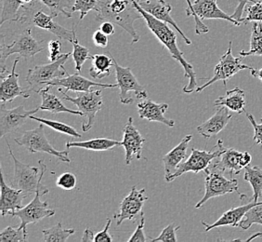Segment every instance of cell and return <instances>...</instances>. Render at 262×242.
Here are the masks:
<instances>
[{
    "label": "cell",
    "mask_w": 262,
    "mask_h": 242,
    "mask_svg": "<svg viewBox=\"0 0 262 242\" xmlns=\"http://www.w3.org/2000/svg\"><path fill=\"white\" fill-rule=\"evenodd\" d=\"M132 5L136 8L141 13L144 21L146 22L148 28L151 30V33L156 35L158 41H160L162 45L166 48L168 52L170 53L172 58L175 59L179 64L182 65L184 69V76L189 79V83L187 86L183 88V92L190 94L197 89L196 74L192 65L184 59V54L177 45V35L169 28L166 23L158 20L151 16L147 11L142 10L137 0H130Z\"/></svg>",
    "instance_id": "1"
},
{
    "label": "cell",
    "mask_w": 262,
    "mask_h": 242,
    "mask_svg": "<svg viewBox=\"0 0 262 242\" xmlns=\"http://www.w3.org/2000/svg\"><path fill=\"white\" fill-rule=\"evenodd\" d=\"M99 10L97 22H111L122 27L132 37L131 44L140 41V35L134 28V22L143 17L128 0H98Z\"/></svg>",
    "instance_id": "2"
},
{
    "label": "cell",
    "mask_w": 262,
    "mask_h": 242,
    "mask_svg": "<svg viewBox=\"0 0 262 242\" xmlns=\"http://www.w3.org/2000/svg\"><path fill=\"white\" fill-rule=\"evenodd\" d=\"M6 143L14 163V176L11 182L12 187L26 192L30 196L32 194H35L36 191H40L43 196L47 195L49 189L41 184V180L47 171L45 163L40 159L39 167H32L20 162L14 156L9 141L6 140Z\"/></svg>",
    "instance_id": "3"
},
{
    "label": "cell",
    "mask_w": 262,
    "mask_h": 242,
    "mask_svg": "<svg viewBox=\"0 0 262 242\" xmlns=\"http://www.w3.org/2000/svg\"><path fill=\"white\" fill-rule=\"evenodd\" d=\"M5 35L1 34L0 39V76H5V60L9 56L14 53L20 54V57L29 59L45 50L46 42L44 39L36 41L32 35L31 28H27L23 33L14 36V41L10 45H6L4 42Z\"/></svg>",
    "instance_id": "4"
},
{
    "label": "cell",
    "mask_w": 262,
    "mask_h": 242,
    "mask_svg": "<svg viewBox=\"0 0 262 242\" xmlns=\"http://www.w3.org/2000/svg\"><path fill=\"white\" fill-rule=\"evenodd\" d=\"M72 55L70 52L62 53L61 57L51 64H45L40 66H35L31 68L27 73L26 80L28 83V89L31 92L39 93L43 89L47 88V83L54 80L56 78H61L68 75L64 65Z\"/></svg>",
    "instance_id": "5"
},
{
    "label": "cell",
    "mask_w": 262,
    "mask_h": 242,
    "mask_svg": "<svg viewBox=\"0 0 262 242\" xmlns=\"http://www.w3.org/2000/svg\"><path fill=\"white\" fill-rule=\"evenodd\" d=\"M59 92L62 94V100L70 102L73 105L77 106V109L83 113V116L86 117V119L82 121V131L85 132L90 131L95 123L97 113L103 106L101 91L95 90L78 92V95L76 97L67 95V92L61 88H59Z\"/></svg>",
    "instance_id": "6"
},
{
    "label": "cell",
    "mask_w": 262,
    "mask_h": 242,
    "mask_svg": "<svg viewBox=\"0 0 262 242\" xmlns=\"http://www.w3.org/2000/svg\"><path fill=\"white\" fill-rule=\"evenodd\" d=\"M35 2L31 3L23 10V17L20 23H28L31 26H36L41 29H44L47 32L56 35L60 39L72 42L76 39V31L75 28L67 29L63 26L59 25L53 20L54 17L50 14H46L41 10H35Z\"/></svg>",
    "instance_id": "7"
},
{
    "label": "cell",
    "mask_w": 262,
    "mask_h": 242,
    "mask_svg": "<svg viewBox=\"0 0 262 242\" xmlns=\"http://www.w3.org/2000/svg\"><path fill=\"white\" fill-rule=\"evenodd\" d=\"M20 147H24L27 151L32 154L35 153H46L51 156L58 157L61 162L70 163L71 160L68 156L69 149L59 151L52 147L51 143L46 136L44 124L40 123L39 126L36 127L34 130L25 131L21 136L14 139Z\"/></svg>",
    "instance_id": "8"
},
{
    "label": "cell",
    "mask_w": 262,
    "mask_h": 242,
    "mask_svg": "<svg viewBox=\"0 0 262 242\" xmlns=\"http://www.w3.org/2000/svg\"><path fill=\"white\" fill-rule=\"evenodd\" d=\"M226 147L222 140H217L216 146L212 148L211 151H204L192 148V154L185 162H182L177 169L176 172L172 175L166 178L167 183H171L178 177L182 176L186 172L199 173L202 171H206L211 162L222 154Z\"/></svg>",
    "instance_id": "9"
},
{
    "label": "cell",
    "mask_w": 262,
    "mask_h": 242,
    "mask_svg": "<svg viewBox=\"0 0 262 242\" xmlns=\"http://www.w3.org/2000/svg\"><path fill=\"white\" fill-rule=\"evenodd\" d=\"M232 41L229 42V47H228L227 52L222 56L221 60L217 63V66H215L214 69V76L211 78L207 79L206 84L202 85L200 87H197L195 92H201L204 91L207 87L211 86L212 84L216 83L217 81H223L224 86L227 85V81L231 79L232 76H235L237 73L240 71L248 69L252 70L253 67L245 66L243 65L242 56L240 57H233L232 51Z\"/></svg>",
    "instance_id": "10"
},
{
    "label": "cell",
    "mask_w": 262,
    "mask_h": 242,
    "mask_svg": "<svg viewBox=\"0 0 262 242\" xmlns=\"http://www.w3.org/2000/svg\"><path fill=\"white\" fill-rule=\"evenodd\" d=\"M206 180H205V195L201 200L195 205V209L201 208L206 202L213 197H222L226 194L236 192L240 196H243L238 187L236 179H227L222 172L206 170Z\"/></svg>",
    "instance_id": "11"
},
{
    "label": "cell",
    "mask_w": 262,
    "mask_h": 242,
    "mask_svg": "<svg viewBox=\"0 0 262 242\" xmlns=\"http://www.w3.org/2000/svg\"><path fill=\"white\" fill-rule=\"evenodd\" d=\"M114 67L116 72V83L120 89L119 99L124 105H130L134 100L129 96V92H134L138 100H144L147 98V91L144 87L140 84L136 76L133 75L131 68L123 67L114 59Z\"/></svg>",
    "instance_id": "12"
},
{
    "label": "cell",
    "mask_w": 262,
    "mask_h": 242,
    "mask_svg": "<svg viewBox=\"0 0 262 242\" xmlns=\"http://www.w3.org/2000/svg\"><path fill=\"white\" fill-rule=\"evenodd\" d=\"M43 195L40 191L35 192V197L27 206L23 207L10 214L11 216L18 217L20 219V225L19 227L24 229L26 236H28V225L40 222L45 218L55 215V211L49 208L48 202L41 201L40 198Z\"/></svg>",
    "instance_id": "13"
},
{
    "label": "cell",
    "mask_w": 262,
    "mask_h": 242,
    "mask_svg": "<svg viewBox=\"0 0 262 242\" xmlns=\"http://www.w3.org/2000/svg\"><path fill=\"white\" fill-rule=\"evenodd\" d=\"M40 110V107H36L34 110L27 111L25 106H19L9 109L6 107L5 103H2L0 106V137H3L12 133L24 126L30 116L35 115L36 112Z\"/></svg>",
    "instance_id": "14"
},
{
    "label": "cell",
    "mask_w": 262,
    "mask_h": 242,
    "mask_svg": "<svg viewBox=\"0 0 262 242\" xmlns=\"http://www.w3.org/2000/svg\"><path fill=\"white\" fill-rule=\"evenodd\" d=\"M149 197L145 196V188L138 190L136 187L131 188V191L123 200L119 209L114 215L116 220V226L119 227L126 220L135 221L136 216L142 212V208Z\"/></svg>",
    "instance_id": "15"
},
{
    "label": "cell",
    "mask_w": 262,
    "mask_h": 242,
    "mask_svg": "<svg viewBox=\"0 0 262 242\" xmlns=\"http://www.w3.org/2000/svg\"><path fill=\"white\" fill-rule=\"evenodd\" d=\"M0 212L2 216L10 215V213L21 209L24 199L30 197V195L20 189L9 187L5 183L2 169L0 172Z\"/></svg>",
    "instance_id": "16"
},
{
    "label": "cell",
    "mask_w": 262,
    "mask_h": 242,
    "mask_svg": "<svg viewBox=\"0 0 262 242\" xmlns=\"http://www.w3.org/2000/svg\"><path fill=\"white\" fill-rule=\"evenodd\" d=\"M19 60V57L14 60L10 74L6 76H0V101L2 103H10L19 96L26 99L31 96V91L28 88L25 89L19 85V75L16 72V67Z\"/></svg>",
    "instance_id": "17"
},
{
    "label": "cell",
    "mask_w": 262,
    "mask_h": 242,
    "mask_svg": "<svg viewBox=\"0 0 262 242\" xmlns=\"http://www.w3.org/2000/svg\"><path fill=\"white\" fill-rule=\"evenodd\" d=\"M138 3L142 10H145L155 18L173 26L179 32V34L182 35L183 41H185L187 45L192 44L191 39L184 35V33L177 25L176 22L173 20L170 14L172 10V6L170 4H168L165 0H144V1L138 0Z\"/></svg>",
    "instance_id": "18"
},
{
    "label": "cell",
    "mask_w": 262,
    "mask_h": 242,
    "mask_svg": "<svg viewBox=\"0 0 262 242\" xmlns=\"http://www.w3.org/2000/svg\"><path fill=\"white\" fill-rule=\"evenodd\" d=\"M123 141L122 147L125 148L126 152V165H129L133 157L136 156L137 159H141V152L145 139L141 136L140 131H138L136 127L133 124V118L129 116L128 120L123 130Z\"/></svg>",
    "instance_id": "19"
},
{
    "label": "cell",
    "mask_w": 262,
    "mask_h": 242,
    "mask_svg": "<svg viewBox=\"0 0 262 242\" xmlns=\"http://www.w3.org/2000/svg\"><path fill=\"white\" fill-rule=\"evenodd\" d=\"M47 86L59 87V88H66V92L69 91H76V92H85L90 91L92 87H101V88H116L118 87L117 83L115 84H103L98 83L95 81L91 80L85 76L79 75V73L74 75H67L61 78H56L54 80L50 81L47 83Z\"/></svg>",
    "instance_id": "20"
},
{
    "label": "cell",
    "mask_w": 262,
    "mask_h": 242,
    "mask_svg": "<svg viewBox=\"0 0 262 242\" xmlns=\"http://www.w3.org/2000/svg\"><path fill=\"white\" fill-rule=\"evenodd\" d=\"M243 152L238 151L234 148H225L220 156L216 157L207 170L228 173L231 178L239 174L243 168L240 164V159Z\"/></svg>",
    "instance_id": "21"
},
{
    "label": "cell",
    "mask_w": 262,
    "mask_h": 242,
    "mask_svg": "<svg viewBox=\"0 0 262 242\" xmlns=\"http://www.w3.org/2000/svg\"><path fill=\"white\" fill-rule=\"evenodd\" d=\"M137 107L141 118L151 122H159L169 128L175 126V121L165 116V113L169 107L167 104H157L151 99H144L138 103Z\"/></svg>",
    "instance_id": "22"
},
{
    "label": "cell",
    "mask_w": 262,
    "mask_h": 242,
    "mask_svg": "<svg viewBox=\"0 0 262 242\" xmlns=\"http://www.w3.org/2000/svg\"><path fill=\"white\" fill-rule=\"evenodd\" d=\"M230 111L231 110L226 106H217L215 114L209 119L197 127L198 133L207 139L216 136L223 129H225L232 119V116Z\"/></svg>",
    "instance_id": "23"
},
{
    "label": "cell",
    "mask_w": 262,
    "mask_h": 242,
    "mask_svg": "<svg viewBox=\"0 0 262 242\" xmlns=\"http://www.w3.org/2000/svg\"><path fill=\"white\" fill-rule=\"evenodd\" d=\"M217 1V0H194L192 2V7L197 18H199L200 20H226L233 24L234 26H241L240 22L233 19L232 16L228 15L227 13H225L219 8Z\"/></svg>",
    "instance_id": "24"
},
{
    "label": "cell",
    "mask_w": 262,
    "mask_h": 242,
    "mask_svg": "<svg viewBox=\"0 0 262 242\" xmlns=\"http://www.w3.org/2000/svg\"><path fill=\"white\" fill-rule=\"evenodd\" d=\"M259 201H254L250 200L246 205H241L238 207L232 208L227 212H224L222 216L217 219V221L213 223L212 225H208L206 222L202 221V225L205 227V231L208 232L214 228L217 227H226V226H231L232 227H239V224L242 221L243 218L247 214V212L257 205Z\"/></svg>",
    "instance_id": "25"
},
{
    "label": "cell",
    "mask_w": 262,
    "mask_h": 242,
    "mask_svg": "<svg viewBox=\"0 0 262 242\" xmlns=\"http://www.w3.org/2000/svg\"><path fill=\"white\" fill-rule=\"evenodd\" d=\"M192 135H186L181 143L163 156L164 169H165V179L172 175L176 172L178 166L186 158L187 149L190 142L192 141Z\"/></svg>",
    "instance_id": "26"
},
{
    "label": "cell",
    "mask_w": 262,
    "mask_h": 242,
    "mask_svg": "<svg viewBox=\"0 0 262 242\" xmlns=\"http://www.w3.org/2000/svg\"><path fill=\"white\" fill-rule=\"evenodd\" d=\"M51 87L48 86L45 89H43L39 92L41 98H42V104L40 107V110L43 111H49L53 113V114H59V113H69L72 115L76 116H83V113L79 110H72L68 109L61 102V99H59L55 94H53L50 90Z\"/></svg>",
    "instance_id": "27"
},
{
    "label": "cell",
    "mask_w": 262,
    "mask_h": 242,
    "mask_svg": "<svg viewBox=\"0 0 262 242\" xmlns=\"http://www.w3.org/2000/svg\"><path fill=\"white\" fill-rule=\"evenodd\" d=\"M215 106H226L231 111L241 114L246 112V95L245 91L240 88H234L231 91H228L225 95L219 97L214 103Z\"/></svg>",
    "instance_id": "28"
},
{
    "label": "cell",
    "mask_w": 262,
    "mask_h": 242,
    "mask_svg": "<svg viewBox=\"0 0 262 242\" xmlns=\"http://www.w3.org/2000/svg\"><path fill=\"white\" fill-rule=\"evenodd\" d=\"M122 147V142L116 141L108 138H95L88 141L67 142L66 147L70 149L72 147H79L91 151H107L115 147Z\"/></svg>",
    "instance_id": "29"
},
{
    "label": "cell",
    "mask_w": 262,
    "mask_h": 242,
    "mask_svg": "<svg viewBox=\"0 0 262 242\" xmlns=\"http://www.w3.org/2000/svg\"><path fill=\"white\" fill-rule=\"evenodd\" d=\"M92 66L90 68V75L92 78L102 79L111 75L112 66H114V57L110 52L106 54H95L91 57Z\"/></svg>",
    "instance_id": "30"
},
{
    "label": "cell",
    "mask_w": 262,
    "mask_h": 242,
    "mask_svg": "<svg viewBox=\"0 0 262 242\" xmlns=\"http://www.w3.org/2000/svg\"><path fill=\"white\" fill-rule=\"evenodd\" d=\"M2 15L0 26L6 22H20L23 17V10L28 5L24 4L20 0H2Z\"/></svg>",
    "instance_id": "31"
},
{
    "label": "cell",
    "mask_w": 262,
    "mask_h": 242,
    "mask_svg": "<svg viewBox=\"0 0 262 242\" xmlns=\"http://www.w3.org/2000/svg\"><path fill=\"white\" fill-rule=\"evenodd\" d=\"M244 179L248 182L253 189L252 198L250 200L257 202L262 197V169L259 167L248 166L245 168Z\"/></svg>",
    "instance_id": "32"
},
{
    "label": "cell",
    "mask_w": 262,
    "mask_h": 242,
    "mask_svg": "<svg viewBox=\"0 0 262 242\" xmlns=\"http://www.w3.org/2000/svg\"><path fill=\"white\" fill-rule=\"evenodd\" d=\"M262 56V22H254L250 37V49L248 51H240L239 56Z\"/></svg>",
    "instance_id": "33"
},
{
    "label": "cell",
    "mask_w": 262,
    "mask_h": 242,
    "mask_svg": "<svg viewBox=\"0 0 262 242\" xmlns=\"http://www.w3.org/2000/svg\"><path fill=\"white\" fill-rule=\"evenodd\" d=\"M76 230L74 228H63L61 223L56 226L42 230L43 239L47 242H66L67 239L74 235Z\"/></svg>",
    "instance_id": "34"
},
{
    "label": "cell",
    "mask_w": 262,
    "mask_h": 242,
    "mask_svg": "<svg viewBox=\"0 0 262 242\" xmlns=\"http://www.w3.org/2000/svg\"><path fill=\"white\" fill-rule=\"evenodd\" d=\"M39 1L50 10L52 17H57L59 14H63L67 18H71L72 12V0H35Z\"/></svg>",
    "instance_id": "35"
},
{
    "label": "cell",
    "mask_w": 262,
    "mask_h": 242,
    "mask_svg": "<svg viewBox=\"0 0 262 242\" xmlns=\"http://www.w3.org/2000/svg\"><path fill=\"white\" fill-rule=\"evenodd\" d=\"M31 119H34L35 121H38L39 123H43L46 126L50 127L52 130L58 131L60 133H63L69 136L75 137V138H81V134L79 132H77L75 128L67 125L66 123H62L60 121L50 120V119H45V118H41L37 117L34 115L30 116Z\"/></svg>",
    "instance_id": "36"
},
{
    "label": "cell",
    "mask_w": 262,
    "mask_h": 242,
    "mask_svg": "<svg viewBox=\"0 0 262 242\" xmlns=\"http://www.w3.org/2000/svg\"><path fill=\"white\" fill-rule=\"evenodd\" d=\"M253 225H261L262 226V201H259L257 205L251 208L242 221L239 224V227L243 230H247Z\"/></svg>",
    "instance_id": "37"
},
{
    "label": "cell",
    "mask_w": 262,
    "mask_h": 242,
    "mask_svg": "<svg viewBox=\"0 0 262 242\" xmlns=\"http://www.w3.org/2000/svg\"><path fill=\"white\" fill-rule=\"evenodd\" d=\"M71 43L73 44V47H74V51H73L72 56H73V59L75 62V67H76L77 73H80L85 62L86 60H91L92 56L91 55L90 51L86 49V47L80 45L78 43L77 38L72 41Z\"/></svg>",
    "instance_id": "38"
},
{
    "label": "cell",
    "mask_w": 262,
    "mask_h": 242,
    "mask_svg": "<svg viewBox=\"0 0 262 242\" xmlns=\"http://www.w3.org/2000/svg\"><path fill=\"white\" fill-rule=\"evenodd\" d=\"M72 12H79V21H82L86 14L91 11H98L99 10V4L98 0H74L72 5Z\"/></svg>",
    "instance_id": "39"
},
{
    "label": "cell",
    "mask_w": 262,
    "mask_h": 242,
    "mask_svg": "<svg viewBox=\"0 0 262 242\" xmlns=\"http://www.w3.org/2000/svg\"><path fill=\"white\" fill-rule=\"evenodd\" d=\"M27 236L19 226L17 227H7L0 233V242L26 241Z\"/></svg>",
    "instance_id": "40"
},
{
    "label": "cell",
    "mask_w": 262,
    "mask_h": 242,
    "mask_svg": "<svg viewBox=\"0 0 262 242\" xmlns=\"http://www.w3.org/2000/svg\"><path fill=\"white\" fill-rule=\"evenodd\" d=\"M250 22H262V1H254L252 5L247 8V15L240 20L241 25Z\"/></svg>",
    "instance_id": "41"
},
{
    "label": "cell",
    "mask_w": 262,
    "mask_h": 242,
    "mask_svg": "<svg viewBox=\"0 0 262 242\" xmlns=\"http://www.w3.org/2000/svg\"><path fill=\"white\" fill-rule=\"evenodd\" d=\"M57 187H60L63 190L70 191L76 187V177L71 172H64L57 178L56 181Z\"/></svg>",
    "instance_id": "42"
},
{
    "label": "cell",
    "mask_w": 262,
    "mask_h": 242,
    "mask_svg": "<svg viewBox=\"0 0 262 242\" xmlns=\"http://www.w3.org/2000/svg\"><path fill=\"white\" fill-rule=\"evenodd\" d=\"M180 226H175L174 224L168 225L166 228L163 229L160 235L156 238H151V241H173L176 242L178 238L176 237V232L180 229Z\"/></svg>",
    "instance_id": "43"
},
{
    "label": "cell",
    "mask_w": 262,
    "mask_h": 242,
    "mask_svg": "<svg viewBox=\"0 0 262 242\" xmlns=\"http://www.w3.org/2000/svg\"><path fill=\"white\" fill-rule=\"evenodd\" d=\"M187 4H188V8L186 9L187 16H193L194 18V22H195V33L196 35H202V34H207L209 32V29L202 20L199 18H197L196 14L193 10V7H192V3L191 0H186Z\"/></svg>",
    "instance_id": "44"
},
{
    "label": "cell",
    "mask_w": 262,
    "mask_h": 242,
    "mask_svg": "<svg viewBox=\"0 0 262 242\" xmlns=\"http://www.w3.org/2000/svg\"><path fill=\"white\" fill-rule=\"evenodd\" d=\"M144 225H145V218H144V213L141 212V220L137 227L135 232L132 234L130 238L128 239V242H145L148 240V238L145 237L144 234Z\"/></svg>",
    "instance_id": "45"
},
{
    "label": "cell",
    "mask_w": 262,
    "mask_h": 242,
    "mask_svg": "<svg viewBox=\"0 0 262 242\" xmlns=\"http://www.w3.org/2000/svg\"><path fill=\"white\" fill-rule=\"evenodd\" d=\"M246 113V116H247V119L249 120V122L251 123L253 128H254V142L262 147V117L260 118V123H257V121L255 120V117L250 114V113Z\"/></svg>",
    "instance_id": "46"
},
{
    "label": "cell",
    "mask_w": 262,
    "mask_h": 242,
    "mask_svg": "<svg viewBox=\"0 0 262 242\" xmlns=\"http://www.w3.org/2000/svg\"><path fill=\"white\" fill-rule=\"evenodd\" d=\"M49 60L55 62L61 57V42L60 41H51L49 45Z\"/></svg>",
    "instance_id": "47"
},
{
    "label": "cell",
    "mask_w": 262,
    "mask_h": 242,
    "mask_svg": "<svg viewBox=\"0 0 262 242\" xmlns=\"http://www.w3.org/2000/svg\"><path fill=\"white\" fill-rule=\"evenodd\" d=\"M112 220L110 218L107 219V223H106L105 227L104 229L101 231V232L97 233L95 234V238H94V242H112L113 241V237L109 234V228L111 226Z\"/></svg>",
    "instance_id": "48"
},
{
    "label": "cell",
    "mask_w": 262,
    "mask_h": 242,
    "mask_svg": "<svg viewBox=\"0 0 262 242\" xmlns=\"http://www.w3.org/2000/svg\"><path fill=\"white\" fill-rule=\"evenodd\" d=\"M92 39H93L95 46L102 48V49L106 48L109 43L108 35L104 34L101 30L95 31L92 35Z\"/></svg>",
    "instance_id": "49"
},
{
    "label": "cell",
    "mask_w": 262,
    "mask_h": 242,
    "mask_svg": "<svg viewBox=\"0 0 262 242\" xmlns=\"http://www.w3.org/2000/svg\"><path fill=\"white\" fill-rule=\"evenodd\" d=\"M255 0H238V4H237L236 8L234 10V12L232 13V17L233 19L240 22V20L243 18V13L246 9V6L248 3H253Z\"/></svg>",
    "instance_id": "50"
},
{
    "label": "cell",
    "mask_w": 262,
    "mask_h": 242,
    "mask_svg": "<svg viewBox=\"0 0 262 242\" xmlns=\"http://www.w3.org/2000/svg\"><path fill=\"white\" fill-rule=\"evenodd\" d=\"M100 30L107 35H113L115 34V26L111 22H103L101 25Z\"/></svg>",
    "instance_id": "51"
},
{
    "label": "cell",
    "mask_w": 262,
    "mask_h": 242,
    "mask_svg": "<svg viewBox=\"0 0 262 242\" xmlns=\"http://www.w3.org/2000/svg\"><path fill=\"white\" fill-rule=\"evenodd\" d=\"M251 160H252L251 155L248 152H243L242 156H241V159H240V164L244 169L248 165H250Z\"/></svg>",
    "instance_id": "52"
},
{
    "label": "cell",
    "mask_w": 262,
    "mask_h": 242,
    "mask_svg": "<svg viewBox=\"0 0 262 242\" xmlns=\"http://www.w3.org/2000/svg\"><path fill=\"white\" fill-rule=\"evenodd\" d=\"M94 238H95V234L91 229L88 227L86 230H85V232H84L83 237L81 238V241H94Z\"/></svg>",
    "instance_id": "53"
},
{
    "label": "cell",
    "mask_w": 262,
    "mask_h": 242,
    "mask_svg": "<svg viewBox=\"0 0 262 242\" xmlns=\"http://www.w3.org/2000/svg\"><path fill=\"white\" fill-rule=\"evenodd\" d=\"M250 73H251L253 76H255V77L258 78L259 80L262 81V68H260V69L253 68L252 70H250Z\"/></svg>",
    "instance_id": "54"
},
{
    "label": "cell",
    "mask_w": 262,
    "mask_h": 242,
    "mask_svg": "<svg viewBox=\"0 0 262 242\" xmlns=\"http://www.w3.org/2000/svg\"><path fill=\"white\" fill-rule=\"evenodd\" d=\"M24 4H26V5H29L31 3H33L35 0H20Z\"/></svg>",
    "instance_id": "55"
}]
</instances>
